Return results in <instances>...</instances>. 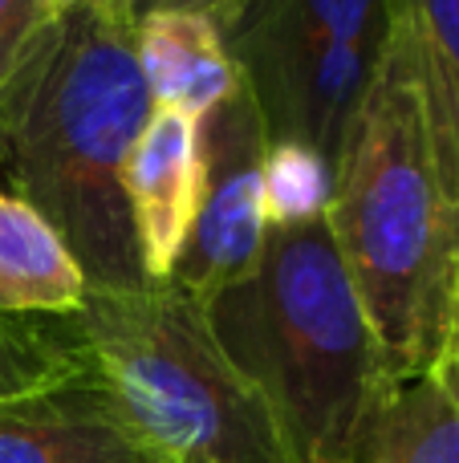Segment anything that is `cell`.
Listing matches in <instances>:
<instances>
[{
  "mask_svg": "<svg viewBox=\"0 0 459 463\" xmlns=\"http://www.w3.org/2000/svg\"><path fill=\"white\" fill-rule=\"evenodd\" d=\"M211 334L257 386L289 463H358L382 399L387 354L322 216L273 224L260 260L203 301Z\"/></svg>",
  "mask_w": 459,
  "mask_h": 463,
  "instance_id": "3957f363",
  "label": "cell"
},
{
  "mask_svg": "<svg viewBox=\"0 0 459 463\" xmlns=\"http://www.w3.org/2000/svg\"><path fill=\"white\" fill-rule=\"evenodd\" d=\"M53 13H70V8H81V5H98V0H49Z\"/></svg>",
  "mask_w": 459,
  "mask_h": 463,
  "instance_id": "e0dca14e",
  "label": "cell"
},
{
  "mask_svg": "<svg viewBox=\"0 0 459 463\" xmlns=\"http://www.w3.org/2000/svg\"><path fill=\"white\" fill-rule=\"evenodd\" d=\"M431 374L444 378L447 394H452L455 411H459V293H455V305H452V321H447V342H444V354H439V366Z\"/></svg>",
  "mask_w": 459,
  "mask_h": 463,
  "instance_id": "2e32d148",
  "label": "cell"
},
{
  "mask_svg": "<svg viewBox=\"0 0 459 463\" xmlns=\"http://www.w3.org/2000/svg\"><path fill=\"white\" fill-rule=\"evenodd\" d=\"M151 114L126 0L57 13L0 81V184L61 232L89 293L151 285L122 192Z\"/></svg>",
  "mask_w": 459,
  "mask_h": 463,
  "instance_id": "7a4b0ae2",
  "label": "cell"
},
{
  "mask_svg": "<svg viewBox=\"0 0 459 463\" xmlns=\"http://www.w3.org/2000/svg\"><path fill=\"white\" fill-rule=\"evenodd\" d=\"M135 61L155 110L200 122L244 81L232 49L211 16L163 8L135 21Z\"/></svg>",
  "mask_w": 459,
  "mask_h": 463,
  "instance_id": "9c48e42d",
  "label": "cell"
},
{
  "mask_svg": "<svg viewBox=\"0 0 459 463\" xmlns=\"http://www.w3.org/2000/svg\"><path fill=\"white\" fill-rule=\"evenodd\" d=\"M122 192H126L143 277L151 285H163L175 272L187 236H192L195 212H200V122L175 110H155L126 159Z\"/></svg>",
  "mask_w": 459,
  "mask_h": 463,
  "instance_id": "ba28073f",
  "label": "cell"
},
{
  "mask_svg": "<svg viewBox=\"0 0 459 463\" xmlns=\"http://www.w3.org/2000/svg\"><path fill=\"white\" fill-rule=\"evenodd\" d=\"M53 16L49 0H0V81L33 53Z\"/></svg>",
  "mask_w": 459,
  "mask_h": 463,
  "instance_id": "5bb4252c",
  "label": "cell"
},
{
  "mask_svg": "<svg viewBox=\"0 0 459 463\" xmlns=\"http://www.w3.org/2000/svg\"><path fill=\"white\" fill-rule=\"evenodd\" d=\"M325 224L390 378L431 374L459 293V127L395 21L342 135Z\"/></svg>",
  "mask_w": 459,
  "mask_h": 463,
  "instance_id": "6da1fadb",
  "label": "cell"
},
{
  "mask_svg": "<svg viewBox=\"0 0 459 463\" xmlns=\"http://www.w3.org/2000/svg\"><path fill=\"white\" fill-rule=\"evenodd\" d=\"M358 463H459V411L444 378L423 374L382 399Z\"/></svg>",
  "mask_w": 459,
  "mask_h": 463,
  "instance_id": "8fae6325",
  "label": "cell"
},
{
  "mask_svg": "<svg viewBox=\"0 0 459 463\" xmlns=\"http://www.w3.org/2000/svg\"><path fill=\"white\" fill-rule=\"evenodd\" d=\"M244 0H126L130 16H146V13H163V8H187V13H203L211 16V21L220 24V29H228L232 24V16L240 13Z\"/></svg>",
  "mask_w": 459,
  "mask_h": 463,
  "instance_id": "9a60e30c",
  "label": "cell"
},
{
  "mask_svg": "<svg viewBox=\"0 0 459 463\" xmlns=\"http://www.w3.org/2000/svg\"><path fill=\"white\" fill-rule=\"evenodd\" d=\"M0 463H167L89 366L0 402Z\"/></svg>",
  "mask_w": 459,
  "mask_h": 463,
  "instance_id": "52a82bcc",
  "label": "cell"
},
{
  "mask_svg": "<svg viewBox=\"0 0 459 463\" xmlns=\"http://www.w3.org/2000/svg\"><path fill=\"white\" fill-rule=\"evenodd\" d=\"M89 285L61 232L0 187V321L73 317Z\"/></svg>",
  "mask_w": 459,
  "mask_h": 463,
  "instance_id": "30bf717a",
  "label": "cell"
},
{
  "mask_svg": "<svg viewBox=\"0 0 459 463\" xmlns=\"http://www.w3.org/2000/svg\"><path fill=\"white\" fill-rule=\"evenodd\" d=\"M81 366L86 362L73 354L65 334H49L33 321H0V402L61 383Z\"/></svg>",
  "mask_w": 459,
  "mask_h": 463,
  "instance_id": "4fadbf2b",
  "label": "cell"
},
{
  "mask_svg": "<svg viewBox=\"0 0 459 463\" xmlns=\"http://www.w3.org/2000/svg\"><path fill=\"white\" fill-rule=\"evenodd\" d=\"M387 13L415 41L436 98L459 127V0H387Z\"/></svg>",
  "mask_w": 459,
  "mask_h": 463,
  "instance_id": "7c38bea8",
  "label": "cell"
},
{
  "mask_svg": "<svg viewBox=\"0 0 459 463\" xmlns=\"http://www.w3.org/2000/svg\"><path fill=\"white\" fill-rule=\"evenodd\" d=\"M200 212L167 285L183 288L203 305L260 260L265 236L273 228V208H268L273 138L248 81H240L208 118H200Z\"/></svg>",
  "mask_w": 459,
  "mask_h": 463,
  "instance_id": "8992f818",
  "label": "cell"
},
{
  "mask_svg": "<svg viewBox=\"0 0 459 463\" xmlns=\"http://www.w3.org/2000/svg\"><path fill=\"white\" fill-rule=\"evenodd\" d=\"M65 342L167 463H289L257 386L175 285L89 293Z\"/></svg>",
  "mask_w": 459,
  "mask_h": 463,
  "instance_id": "277c9868",
  "label": "cell"
},
{
  "mask_svg": "<svg viewBox=\"0 0 459 463\" xmlns=\"http://www.w3.org/2000/svg\"><path fill=\"white\" fill-rule=\"evenodd\" d=\"M387 29V0H244L224 41L273 146H301L333 171Z\"/></svg>",
  "mask_w": 459,
  "mask_h": 463,
  "instance_id": "5b68a950",
  "label": "cell"
}]
</instances>
